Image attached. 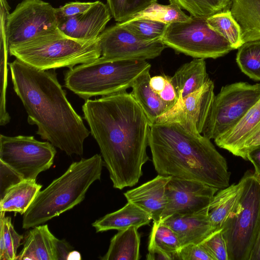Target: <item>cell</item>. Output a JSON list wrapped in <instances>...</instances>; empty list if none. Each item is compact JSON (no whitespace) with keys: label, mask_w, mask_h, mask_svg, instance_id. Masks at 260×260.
Wrapping results in <instances>:
<instances>
[{"label":"cell","mask_w":260,"mask_h":260,"mask_svg":"<svg viewBox=\"0 0 260 260\" xmlns=\"http://www.w3.org/2000/svg\"><path fill=\"white\" fill-rule=\"evenodd\" d=\"M140 236L138 228L131 226L119 230L111 239L102 260H139Z\"/></svg>","instance_id":"cell-26"},{"label":"cell","mask_w":260,"mask_h":260,"mask_svg":"<svg viewBox=\"0 0 260 260\" xmlns=\"http://www.w3.org/2000/svg\"><path fill=\"white\" fill-rule=\"evenodd\" d=\"M56 238L47 224L39 225L29 231L16 259L57 260Z\"/></svg>","instance_id":"cell-19"},{"label":"cell","mask_w":260,"mask_h":260,"mask_svg":"<svg viewBox=\"0 0 260 260\" xmlns=\"http://www.w3.org/2000/svg\"><path fill=\"white\" fill-rule=\"evenodd\" d=\"M181 247L175 232L163 222L153 221L149 237L148 250L157 249L176 259L178 251Z\"/></svg>","instance_id":"cell-27"},{"label":"cell","mask_w":260,"mask_h":260,"mask_svg":"<svg viewBox=\"0 0 260 260\" xmlns=\"http://www.w3.org/2000/svg\"><path fill=\"white\" fill-rule=\"evenodd\" d=\"M104 165L101 155L73 162L60 177L40 190L23 214L22 228L42 224L80 204L91 185L100 180Z\"/></svg>","instance_id":"cell-4"},{"label":"cell","mask_w":260,"mask_h":260,"mask_svg":"<svg viewBox=\"0 0 260 260\" xmlns=\"http://www.w3.org/2000/svg\"><path fill=\"white\" fill-rule=\"evenodd\" d=\"M258 146H260V131L246 141L235 153L234 155L241 157L246 160L247 154Z\"/></svg>","instance_id":"cell-41"},{"label":"cell","mask_w":260,"mask_h":260,"mask_svg":"<svg viewBox=\"0 0 260 260\" xmlns=\"http://www.w3.org/2000/svg\"><path fill=\"white\" fill-rule=\"evenodd\" d=\"M166 85L165 75H157L151 77L150 86L156 93L159 94L164 89Z\"/></svg>","instance_id":"cell-44"},{"label":"cell","mask_w":260,"mask_h":260,"mask_svg":"<svg viewBox=\"0 0 260 260\" xmlns=\"http://www.w3.org/2000/svg\"><path fill=\"white\" fill-rule=\"evenodd\" d=\"M151 64L146 60L114 59L101 56L64 73V86L87 100L126 91Z\"/></svg>","instance_id":"cell-5"},{"label":"cell","mask_w":260,"mask_h":260,"mask_svg":"<svg viewBox=\"0 0 260 260\" xmlns=\"http://www.w3.org/2000/svg\"><path fill=\"white\" fill-rule=\"evenodd\" d=\"M214 88L209 79L197 91L178 100L154 123H178L192 133L202 134L215 96Z\"/></svg>","instance_id":"cell-13"},{"label":"cell","mask_w":260,"mask_h":260,"mask_svg":"<svg viewBox=\"0 0 260 260\" xmlns=\"http://www.w3.org/2000/svg\"><path fill=\"white\" fill-rule=\"evenodd\" d=\"M9 48L1 46V98L0 124L4 126L9 123L11 117L6 109V89L8 85Z\"/></svg>","instance_id":"cell-35"},{"label":"cell","mask_w":260,"mask_h":260,"mask_svg":"<svg viewBox=\"0 0 260 260\" xmlns=\"http://www.w3.org/2000/svg\"><path fill=\"white\" fill-rule=\"evenodd\" d=\"M57 28L55 8L42 0H23L8 17L9 48Z\"/></svg>","instance_id":"cell-11"},{"label":"cell","mask_w":260,"mask_h":260,"mask_svg":"<svg viewBox=\"0 0 260 260\" xmlns=\"http://www.w3.org/2000/svg\"><path fill=\"white\" fill-rule=\"evenodd\" d=\"M230 4L243 43L260 40V0H230Z\"/></svg>","instance_id":"cell-23"},{"label":"cell","mask_w":260,"mask_h":260,"mask_svg":"<svg viewBox=\"0 0 260 260\" xmlns=\"http://www.w3.org/2000/svg\"><path fill=\"white\" fill-rule=\"evenodd\" d=\"M165 87L163 90L158 94L171 109L177 102L178 95L172 83L171 77L165 75Z\"/></svg>","instance_id":"cell-40"},{"label":"cell","mask_w":260,"mask_h":260,"mask_svg":"<svg viewBox=\"0 0 260 260\" xmlns=\"http://www.w3.org/2000/svg\"><path fill=\"white\" fill-rule=\"evenodd\" d=\"M246 160L250 161L253 165L254 173L260 175V146L254 148L247 154Z\"/></svg>","instance_id":"cell-43"},{"label":"cell","mask_w":260,"mask_h":260,"mask_svg":"<svg viewBox=\"0 0 260 260\" xmlns=\"http://www.w3.org/2000/svg\"><path fill=\"white\" fill-rule=\"evenodd\" d=\"M209 79L204 58H194L184 63L171 77L178 100L197 91Z\"/></svg>","instance_id":"cell-24"},{"label":"cell","mask_w":260,"mask_h":260,"mask_svg":"<svg viewBox=\"0 0 260 260\" xmlns=\"http://www.w3.org/2000/svg\"><path fill=\"white\" fill-rule=\"evenodd\" d=\"M176 259L213 260V258L200 244H189L180 248L177 253Z\"/></svg>","instance_id":"cell-37"},{"label":"cell","mask_w":260,"mask_h":260,"mask_svg":"<svg viewBox=\"0 0 260 260\" xmlns=\"http://www.w3.org/2000/svg\"><path fill=\"white\" fill-rule=\"evenodd\" d=\"M206 19L190 16L186 21L168 24L161 41L167 47L194 58L216 59L233 50L228 40L208 26Z\"/></svg>","instance_id":"cell-8"},{"label":"cell","mask_w":260,"mask_h":260,"mask_svg":"<svg viewBox=\"0 0 260 260\" xmlns=\"http://www.w3.org/2000/svg\"><path fill=\"white\" fill-rule=\"evenodd\" d=\"M9 54L35 68L48 70L90 62L101 56L99 39L84 42L69 38L59 30L45 32L17 45Z\"/></svg>","instance_id":"cell-6"},{"label":"cell","mask_w":260,"mask_h":260,"mask_svg":"<svg viewBox=\"0 0 260 260\" xmlns=\"http://www.w3.org/2000/svg\"><path fill=\"white\" fill-rule=\"evenodd\" d=\"M260 99V83L238 82L222 87L215 95L203 135L215 140L234 126Z\"/></svg>","instance_id":"cell-9"},{"label":"cell","mask_w":260,"mask_h":260,"mask_svg":"<svg viewBox=\"0 0 260 260\" xmlns=\"http://www.w3.org/2000/svg\"><path fill=\"white\" fill-rule=\"evenodd\" d=\"M73 250V247L66 240L57 239L56 242L57 260L68 259L69 255Z\"/></svg>","instance_id":"cell-42"},{"label":"cell","mask_w":260,"mask_h":260,"mask_svg":"<svg viewBox=\"0 0 260 260\" xmlns=\"http://www.w3.org/2000/svg\"><path fill=\"white\" fill-rule=\"evenodd\" d=\"M41 188V185L31 180H23L12 186L0 199V211L23 214Z\"/></svg>","instance_id":"cell-25"},{"label":"cell","mask_w":260,"mask_h":260,"mask_svg":"<svg viewBox=\"0 0 260 260\" xmlns=\"http://www.w3.org/2000/svg\"><path fill=\"white\" fill-rule=\"evenodd\" d=\"M13 88L36 133L68 155H82L90 134L67 98L54 71L39 69L17 58L9 63Z\"/></svg>","instance_id":"cell-2"},{"label":"cell","mask_w":260,"mask_h":260,"mask_svg":"<svg viewBox=\"0 0 260 260\" xmlns=\"http://www.w3.org/2000/svg\"><path fill=\"white\" fill-rule=\"evenodd\" d=\"M0 217V233L3 234L4 238L5 259H16L17 249L23 237L15 230L11 217H5V212H1Z\"/></svg>","instance_id":"cell-34"},{"label":"cell","mask_w":260,"mask_h":260,"mask_svg":"<svg viewBox=\"0 0 260 260\" xmlns=\"http://www.w3.org/2000/svg\"><path fill=\"white\" fill-rule=\"evenodd\" d=\"M219 189L205 183L171 176L166 188L167 204L160 221L174 214H192L209 207Z\"/></svg>","instance_id":"cell-14"},{"label":"cell","mask_w":260,"mask_h":260,"mask_svg":"<svg viewBox=\"0 0 260 260\" xmlns=\"http://www.w3.org/2000/svg\"><path fill=\"white\" fill-rule=\"evenodd\" d=\"M242 178L239 205L221 229L229 260H249L260 226V175L248 170Z\"/></svg>","instance_id":"cell-7"},{"label":"cell","mask_w":260,"mask_h":260,"mask_svg":"<svg viewBox=\"0 0 260 260\" xmlns=\"http://www.w3.org/2000/svg\"><path fill=\"white\" fill-rule=\"evenodd\" d=\"M171 176L158 175L154 178L124 193L130 202L145 211L153 221H159L167 204V185Z\"/></svg>","instance_id":"cell-16"},{"label":"cell","mask_w":260,"mask_h":260,"mask_svg":"<svg viewBox=\"0 0 260 260\" xmlns=\"http://www.w3.org/2000/svg\"><path fill=\"white\" fill-rule=\"evenodd\" d=\"M260 131V99L231 128L215 139L219 147L233 155L244 142Z\"/></svg>","instance_id":"cell-18"},{"label":"cell","mask_w":260,"mask_h":260,"mask_svg":"<svg viewBox=\"0 0 260 260\" xmlns=\"http://www.w3.org/2000/svg\"><path fill=\"white\" fill-rule=\"evenodd\" d=\"M157 0H107L112 17L118 22H125Z\"/></svg>","instance_id":"cell-33"},{"label":"cell","mask_w":260,"mask_h":260,"mask_svg":"<svg viewBox=\"0 0 260 260\" xmlns=\"http://www.w3.org/2000/svg\"><path fill=\"white\" fill-rule=\"evenodd\" d=\"M0 199L12 186L23 181V178L8 166L0 161Z\"/></svg>","instance_id":"cell-38"},{"label":"cell","mask_w":260,"mask_h":260,"mask_svg":"<svg viewBox=\"0 0 260 260\" xmlns=\"http://www.w3.org/2000/svg\"><path fill=\"white\" fill-rule=\"evenodd\" d=\"M148 253L146 255L147 259L151 260H172V258L167 254L157 249H153L148 250Z\"/></svg>","instance_id":"cell-45"},{"label":"cell","mask_w":260,"mask_h":260,"mask_svg":"<svg viewBox=\"0 0 260 260\" xmlns=\"http://www.w3.org/2000/svg\"><path fill=\"white\" fill-rule=\"evenodd\" d=\"M94 2H69L64 6L56 9V14L58 18L68 17L87 11Z\"/></svg>","instance_id":"cell-39"},{"label":"cell","mask_w":260,"mask_h":260,"mask_svg":"<svg viewBox=\"0 0 260 260\" xmlns=\"http://www.w3.org/2000/svg\"><path fill=\"white\" fill-rule=\"evenodd\" d=\"M98 39L101 56L114 59H153L167 47L161 40L147 41L139 38L118 22L105 29Z\"/></svg>","instance_id":"cell-12"},{"label":"cell","mask_w":260,"mask_h":260,"mask_svg":"<svg viewBox=\"0 0 260 260\" xmlns=\"http://www.w3.org/2000/svg\"><path fill=\"white\" fill-rule=\"evenodd\" d=\"M151 220V217L145 211L127 202L122 208L97 219L92 225L98 233L111 230L119 231L131 226L138 229L148 224Z\"/></svg>","instance_id":"cell-21"},{"label":"cell","mask_w":260,"mask_h":260,"mask_svg":"<svg viewBox=\"0 0 260 260\" xmlns=\"http://www.w3.org/2000/svg\"><path fill=\"white\" fill-rule=\"evenodd\" d=\"M80 259L81 256L80 254L76 251L73 250L69 255L68 259Z\"/></svg>","instance_id":"cell-47"},{"label":"cell","mask_w":260,"mask_h":260,"mask_svg":"<svg viewBox=\"0 0 260 260\" xmlns=\"http://www.w3.org/2000/svg\"><path fill=\"white\" fill-rule=\"evenodd\" d=\"M199 244L213 260H229L226 244L221 229L212 233Z\"/></svg>","instance_id":"cell-36"},{"label":"cell","mask_w":260,"mask_h":260,"mask_svg":"<svg viewBox=\"0 0 260 260\" xmlns=\"http://www.w3.org/2000/svg\"><path fill=\"white\" fill-rule=\"evenodd\" d=\"M82 111L113 187L135 185L149 159L150 123L142 109L131 93L123 91L85 100Z\"/></svg>","instance_id":"cell-1"},{"label":"cell","mask_w":260,"mask_h":260,"mask_svg":"<svg viewBox=\"0 0 260 260\" xmlns=\"http://www.w3.org/2000/svg\"><path fill=\"white\" fill-rule=\"evenodd\" d=\"M56 153L51 143L38 141L34 136L0 135V161L24 180L36 181L40 173L53 165Z\"/></svg>","instance_id":"cell-10"},{"label":"cell","mask_w":260,"mask_h":260,"mask_svg":"<svg viewBox=\"0 0 260 260\" xmlns=\"http://www.w3.org/2000/svg\"><path fill=\"white\" fill-rule=\"evenodd\" d=\"M206 21L208 26L228 40L234 49H238L244 43L240 26L230 10L216 13Z\"/></svg>","instance_id":"cell-28"},{"label":"cell","mask_w":260,"mask_h":260,"mask_svg":"<svg viewBox=\"0 0 260 260\" xmlns=\"http://www.w3.org/2000/svg\"><path fill=\"white\" fill-rule=\"evenodd\" d=\"M107 5L98 1L86 12L68 17L57 18V28L64 36L81 42L98 40L111 20Z\"/></svg>","instance_id":"cell-15"},{"label":"cell","mask_w":260,"mask_h":260,"mask_svg":"<svg viewBox=\"0 0 260 260\" xmlns=\"http://www.w3.org/2000/svg\"><path fill=\"white\" fill-rule=\"evenodd\" d=\"M169 2L188 11L191 16L207 19L223 11L230 4V0H169Z\"/></svg>","instance_id":"cell-32"},{"label":"cell","mask_w":260,"mask_h":260,"mask_svg":"<svg viewBox=\"0 0 260 260\" xmlns=\"http://www.w3.org/2000/svg\"><path fill=\"white\" fill-rule=\"evenodd\" d=\"M149 146L159 175L197 181L219 190L229 185L231 172L226 159L201 134L178 123H154Z\"/></svg>","instance_id":"cell-3"},{"label":"cell","mask_w":260,"mask_h":260,"mask_svg":"<svg viewBox=\"0 0 260 260\" xmlns=\"http://www.w3.org/2000/svg\"><path fill=\"white\" fill-rule=\"evenodd\" d=\"M150 70H145L136 79L130 93L142 109L151 125L170 108L151 88Z\"/></svg>","instance_id":"cell-22"},{"label":"cell","mask_w":260,"mask_h":260,"mask_svg":"<svg viewBox=\"0 0 260 260\" xmlns=\"http://www.w3.org/2000/svg\"><path fill=\"white\" fill-rule=\"evenodd\" d=\"M244 188L242 178L237 184H233L219 189L213 196L209 206L208 216L213 233L222 229L240 202Z\"/></svg>","instance_id":"cell-20"},{"label":"cell","mask_w":260,"mask_h":260,"mask_svg":"<svg viewBox=\"0 0 260 260\" xmlns=\"http://www.w3.org/2000/svg\"><path fill=\"white\" fill-rule=\"evenodd\" d=\"M237 63L245 75L260 81V40L245 42L238 48Z\"/></svg>","instance_id":"cell-30"},{"label":"cell","mask_w":260,"mask_h":260,"mask_svg":"<svg viewBox=\"0 0 260 260\" xmlns=\"http://www.w3.org/2000/svg\"><path fill=\"white\" fill-rule=\"evenodd\" d=\"M208 209L192 214H172L161 221L175 232L181 247L199 244L213 233Z\"/></svg>","instance_id":"cell-17"},{"label":"cell","mask_w":260,"mask_h":260,"mask_svg":"<svg viewBox=\"0 0 260 260\" xmlns=\"http://www.w3.org/2000/svg\"><path fill=\"white\" fill-rule=\"evenodd\" d=\"M118 23L139 38L147 41L161 40L168 25L146 18L128 20Z\"/></svg>","instance_id":"cell-31"},{"label":"cell","mask_w":260,"mask_h":260,"mask_svg":"<svg viewBox=\"0 0 260 260\" xmlns=\"http://www.w3.org/2000/svg\"><path fill=\"white\" fill-rule=\"evenodd\" d=\"M139 18L149 19L169 24L175 22L186 21L190 18V16H189L183 12L177 4L164 5L156 2L136 14L129 20Z\"/></svg>","instance_id":"cell-29"},{"label":"cell","mask_w":260,"mask_h":260,"mask_svg":"<svg viewBox=\"0 0 260 260\" xmlns=\"http://www.w3.org/2000/svg\"><path fill=\"white\" fill-rule=\"evenodd\" d=\"M249 260H260V226Z\"/></svg>","instance_id":"cell-46"}]
</instances>
